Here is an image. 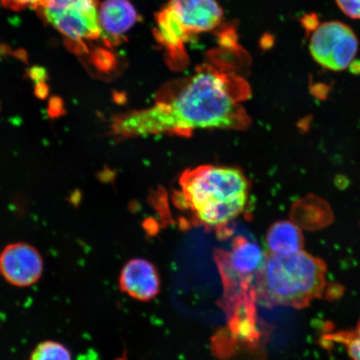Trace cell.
Returning <instances> with one entry per match:
<instances>
[{
	"mask_svg": "<svg viewBox=\"0 0 360 360\" xmlns=\"http://www.w3.org/2000/svg\"><path fill=\"white\" fill-rule=\"evenodd\" d=\"M65 112L64 102L62 98L56 96L52 97L49 101L48 114L51 118H58Z\"/></svg>",
	"mask_w": 360,
	"mask_h": 360,
	"instance_id": "17",
	"label": "cell"
},
{
	"mask_svg": "<svg viewBox=\"0 0 360 360\" xmlns=\"http://www.w3.org/2000/svg\"><path fill=\"white\" fill-rule=\"evenodd\" d=\"M323 341L344 345L352 360H360V319L354 330H341L328 334Z\"/></svg>",
	"mask_w": 360,
	"mask_h": 360,
	"instance_id": "13",
	"label": "cell"
},
{
	"mask_svg": "<svg viewBox=\"0 0 360 360\" xmlns=\"http://www.w3.org/2000/svg\"><path fill=\"white\" fill-rule=\"evenodd\" d=\"M49 88L48 84L45 82L36 83L34 87L35 96L39 98V100L44 101L49 96Z\"/></svg>",
	"mask_w": 360,
	"mask_h": 360,
	"instance_id": "19",
	"label": "cell"
},
{
	"mask_svg": "<svg viewBox=\"0 0 360 360\" xmlns=\"http://www.w3.org/2000/svg\"><path fill=\"white\" fill-rule=\"evenodd\" d=\"M309 49L319 65L333 71H342L352 64L359 42L349 25L339 21H328L319 24L312 31Z\"/></svg>",
	"mask_w": 360,
	"mask_h": 360,
	"instance_id": "6",
	"label": "cell"
},
{
	"mask_svg": "<svg viewBox=\"0 0 360 360\" xmlns=\"http://www.w3.org/2000/svg\"><path fill=\"white\" fill-rule=\"evenodd\" d=\"M250 94L245 80L204 67L169 101L121 115L114 132L123 137L188 134L201 129H243L250 123L240 105Z\"/></svg>",
	"mask_w": 360,
	"mask_h": 360,
	"instance_id": "1",
	"label": "cell"
},
{
	"mask_svg": "<svg viewBox=\"0 0 360 360\" xmlns=\"http://www.w3.org/2000/svg\"><path fill=\"white\" fill-rule=\"evenodd\" d=\"M137 21V11L129 0H105L98 6L101 39L110 47L120 44Z\"/></svg>",
	"mask_w": 360,
	"mask_h": 360,
	"instance_id": "8",
	"label": "cell"
},
{
	"mask_svg": "<svg viewBox=\"0 0 360 360\" xmlns=\"http://www.w3.org/2000/svg\"><path fill=\"white\" fill-rule=\"evenodd\" d=\"M29 77L34 80V82H45V80L48 79V75L46 70L41 67H33L28 70Z\"/></svg>",
	"mask_w": 360,
	"mask_h": 360,
	"instance_id": "18",
	"label": "cell"
},
{
	"mask_svg": "<svg viewBox=\"0 0 360 360\" xmlns=\"http://www.w3.org/2000/svg\"><path fill=\"white\" fill-rule=\"evenodd\" d=\"M223 15L216 0H169L156 15L155 37L171 56L181 58L188 40L214 30Z\"/></svg>",
	"mask_w": 360,
	"mask_h": 360,
	"instance_id": "4",
	"label": "cell"
},
{
	"mask_svg": "<svg viewBox=\"0 0 360 360\" xmlns=\"http://www.w3.org/2000/svg\"><path fill=\"white\" fill-rule=\"evenodd\" d=\"M325 261L300 250L290 255L264 254L256 273V292L260 303L274 307H308L321 299L327 287Z\"/></svg>",
	"mask_w": 360,
	"mask_h": 360,
	"instance_id": "2",
	"label": "cell"
},
{
	"mask_svg": "<svg viewBox=\"0 0 360 360\" xmlns=\"http://www.w3.org/2000/svg\"><path fill=\"white\" fill-rule=\"evenodd\" d=\"M43 269L41 255L26 243L8 245L0 256V270L4 277L17 287L34 285L41 277Z\"/></svg>",
	"mask_w": 360,
	"mask_h": 360,
	"instance_id": "7",
	"label": "cell"
},
{
	"mask_svg": "<svg viewBox=\"0 0 360 360\" xmlns=\"http://www.w3.org/2000/svg\"><path fill=\"white\" fill-rule=\"evenodd\" d=\"M335 2L346 15L360 20V0H335Z\"/></svg>",
	"mask_w": 360,
	"mask_h": 360,
	"instance_id": "16",
	"label": "cell"
},
{
	"mask_svg": "<svg viewBox=\"0 0 360 360\" xmlns=\"http://www.w3.org/2000/svg\"><path fill=\"white\" fill-rule=\"evenodd\" d=\"M120 288L135 300L150 301L160 294L159 272L150 261L133 259L121 270Z\"/></svg>",
	"mask_w": 360,
	"mask_h": 360,
	"instance_id": "9",
	"label": "cell"
},
{
	"mask_svg": "<svg viewBox=\"0 0 360 360\" xmlns=\"http://www.w3.org/2000/svg\"><path fill=\"white\" fill-rule=\"evenodd\" d=\"M269 253L278 255H290L304 246V238L300 226L289 220H280L269 227L266 236Z\"/></svg>",
	"mask_w": 360,
	"mask_h": 360,
	"instance_id": "11",
	"label": "cell"
},
{
	"mask_svg": "<svg viewBox=\"0 0 360 360\" xmlns=\"http://www.w3.org/2000/svg\"><path fill=\"white\" fill-rule=\"evenodd\" d=\"M47 0H2L3 6L8 10L20 11L26 8L39 11Z\"/></svg>",
	"mask_w": 360,
	"mask_h": 360,
	"instance_id": "15",
	"label": "cell"
},
{
	"mask_svg": "<svg viewBox=\"0 0 360 360\" xmlns=\"http://www.w3.org/2000/svg\"><path fill=\"white\" fill-rule=\"evenodd\" d=\"M38 12L75 53L86 52L87 42L101 38L97 0H47Z\"/></svg>",
	"mask_w": 360,
	"mask_h": 360,
	"instance_id": "5",
	"label": "cell"
},
{
	"mask_svg": "<svg viewBox=\"0 0 360 360\" xmlns=\"http://www.w3.org/2000/svg\"><path fill=\"white\" fill-rule=\"evenodd\" d=\"M249 193V181L237 168L200 166L180 179L182 200L210 227L227 224L244 212Z\"/></svg>",
	"mask_w": 360,
	"mask_h": 360,
	"instance_id": "3",
	"label": "cell"
},
{
	"mask_svg": "<svg viewBox=\"0 0 360 360\" xmlns=\"http://www.w3.org/2000/svg\"><path fill=\"white\" fill-rule=\"evenodd\" d=\"M290 215L292 222L309 229L326 227L333 220L330 206L325 200L314 195H308L295 201Z\"/></svg>",
	"mask_w": 360,
	"mask_h": 360,
	"instance_id": "10",
	"label": "cell"
},
{
	"mask_svg": "<svg viewBox=\"0 0 360 360\" xmlns=\"http://www.w3.org/2000/svg\"><path fill=\"white\" fill-rule=\"evenodd\" d=\"M71 354L65 346L55 341H44L36 347L30 360H71Z\"/></svg>",
	"mask_w": 360,
	"mask_h": 360,
	"instance_id": "14",
	"label": "cell"
},
{
	"mask_svg": "<svg viewBox=\"0 0 360 360\" xmlns=\"http://www.w3.org/2000/svg\"><path fill=\"white\" fill-rule=\"evenodd\" d=\"M264 257V254L257 244L240 238L231 255V265L237 274L251 276L257 273Z\"/></svg>",
	"mask_w": 360,
	"mask_h": 360,
	"instance_id": "12",
	"label": "cell"
}]
</instances>
